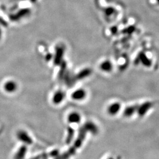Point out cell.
I'll return each mask as SVG.
<instances>
[{"label": "cell", "instance_id": "6da1fadb", "mask_svg": "<svg viewBox=\"0 0 159 159\" xmlns=\"http://www.w3.org/2000/svg\"><path fill=\"white\" fill-rule=\"evenodd\" d=\"M17 139L24 145H30L33 143V140L25 131L20 130L17 132Z\"/></svg>", "mask_w": 159, "mask_h": 159}, {"label": "cell", "instance_id": "7a4b0ae2", "mask_svg": "<svg viewBox=\"0 0 159 159\" xmlns=\"http://www.w3.org/2000/svg\"><path fill=\"white\" fill-rule=\"evenodd\" d=\"M153 107V103L150 102L143 103L140 106H138L137 108V113L140 117H143L146 115V114L148 113L149 110Z\"/></svg>", "mask_w": 159, "mask_h": 159}, {"label": "cell", "instance_id": "3957f363", "mask_svg": "<svg viewBox=\"0 0 159 159\" xmlns=\"http://www.w3.org/2000/svg\"><path fill=\"white\" fill-rule=\"evenodd\" d=\"M55 56L54 58V63L55 65H60L63 61L64 54V48L62 46H58L56 48Z\"/></svg>", "mask_w": 159, "mask_h": 159}, {"label": "cell", "instance_id": "277c9868", "mask_svg": "<svg viewBox=\"0 0 159 159\" xmlns=\"http://www.w3.org/2000/svg\"><path fill=\"white\" fill-rule=\"evenodd\" d=\"M136 61L140 62L143 66L147 67H150L152 65V60L149 59L148 56L143 52H141L139 54L138 56L136 58Z\"/></svg>", "mask_w": 159, "mask_h": 159}, {"label": "cell", "instance_id": "5b68a950", "mask_svg": "<svg viewBox=\"0 0 159 159\" xmlns=\"http://www.w3.org/2000/svg\"><path fill=\"white\" fill-rule=\"evenodd\" d=\"M30 10L29 8H24L20 10L19 11L17 12L15 14H13L10 16V18L12 21H18L21 18L27 16L30 14Z\"/></svg>", "mask_w": 159, "mask_h": 159}, {"label": "cell", "instance_id": "8992f818", "mask_svg": "<svg viewBox=\"0 0 159 159\" xmlns=\"http://www.w3.org/2000/svg\"><path fill=\"white\" fill-rule=\"evenodd\" d=\"M87 96V93L85 90L79 89L75 90L71 94V98L75 101H81L85 98Z\"/></svg>", "mask_w": 159, "mask_h": 159}, {"label": "cell", "instance_id": "52a82bcc", "mask_svg": "<svg viewBox=\"0 0 159 159\" xmlns=\"http://www.w3.org/2000/svg\"><path fill=\"white\" fill-rule=\"evenodd\" d=\"M81 120V117L79 113L73 111L69 114L67 117V121L70 124H79Z\"/></svg>", "mask_w": 159, "mask_h": 159}, {"label": "cell", "instance_id": "ba28073f", "mask_svg": "<svg viewBox=\"0 0 159 159\" xmlns=\"http://www.w3.org/2000/svg\"><path fill=\"white\" fill-rule=\"evenodd\" d=\"M17 87H17V83L14 81H11V80L7 81L4 85V90L9 93L15 92L17 90Z\"/></svg>", "mask_w": 159, "mask_h": 159}, {"label": "cell", "instance_id": "9c48e42d", "mask_svg": "<svg viewBox=\"0 0 159 159\" xmlns=\"http://www.w3.org/2000/svg\"><path fill=\"white\" fill-rule=\"evenodd\" d=\"M121 108V104L119 102H114L108 107V113L111 116H115L119 112Z\"/></svg>", "mask_w": 159, "mask_h": 159}, {"label": "cell", "instance_id": "30bf717a", "mask_svg": "<svg viewBox=\"0 0 159 159\" xmlns=\"http://www.w3.org/2000/svg\"><path fill=\"white\" fill-rule=\"evenodd\" d=\"M65 98V94L62 91H58L54 93L52 97V102L55 104H59L62 102Z\"/></svg>", "mask_w": 159, "mask_h": 159}, {"label": "cell", "instance_id": "8fae6325", "mask_svg": "<svg viewBox=\"0 0 159 159\" xmlns=\"http://www.w3.org/2000/svg\"><path fill=\"white\" fill-rule=\"evenodd\" d=\"M84 129L86 130L90 131L91 133H92L94 135L98 134V127L94 123L90 122V121L87 122L85 123L84 127Z\"/></svg>", "mask_w": 159, "mask_h": 159}, {"label": "cell", "instance_id": "7c38bea8", "mask_svg": "<svg viewBox=\"0 0 159 159\" xmlns=\"http://www.w3.org/2000/svg\"><path fill=\"white\" fill-rule=\"evenodd\" d=\"M92 70L90 68H85L81 71H80L77 75L75 76L76 79L78 80L84 79L91 75Z\"/></svg>", "mask_w": 159, "mask_h": 159}, {"label": "cell", "instance_id": "4fadbf2b", "mask_svg": "<svg viewBox=\"0 0 159 159\" xmlns=\"http://www.w3.org/2000/svg\"><path fill=\"white\" fill-rule=\"evenodd\" d=\"M100 69L104 72H110L113 69V64L109 60H106L102 63L100 66Z\"/></svg>", "mask_w": 159, "mask_h": 159}, {"label": "cell", "instance_id": "5bb4252c", "mask_svg": "<svg viewBox=\"0 0 159 159\" xmlns=\"http://www.w3.org/2000/svg\"><path fill=\"white\" fill-rule=\"evenodd\" d=\"M138 106H129L127 108H125L124 110L123 114L126 117H130L132 116L135 112L137 110Z\"/></svg>", "mask_w": 159, "mask_h": 159}, {"label": "cell", "instance_id": "9a60e30c", "mask_svg": "<svg viewBox=\"0 0 159 159\" xmlns=\"http://www.w3.org/2000/svg\"><path fill=\"white\" fill-rule=\"evenodd\" d=\"M26 153V150L25 148H21L18 150V153L17 154H20V156H19L18 157H16L17 159H23L25 157V155Z\"/></svg>", "mask_w": 159, "mask_h": 159}, {"label": "cell", "instance_id": "2e32d148", "mask_svg": "<svg viewBox=\"0 0 159 159\" xmlns=\"http://www.w3.org/2000/svg\"><path fill=\"white\" fill-rule=\"evenodd\" d=\"M106 14H107V15L109 16V15H111V14L113 13V9H112V10H111V9H110V10L107 9V11H106Z\"/></svg>", "mask_w": 159, "mask_h": 159}, {"label": "cell", "instance_id": "e0dca14e", "mask_svg": "<svg viewBox=\"0 0 159 159\" xmlns=\"http://www.w3.org/2000/svg\"><path fill=\"white\" fill-rule=\"evenodd\" d=\"M1 36H2V31H1V27H0V39L1 38Z\"/></svg>", "mask_w": 159, "mask_h": 159}, {"label": "cell", "instance_id": "ac0fdd59", "mask_svg": "<svg viewBox=\"0 0 159 159\" xmlns=\"http://www.w3.org/2000/svg\"><path fill=\"white\" fill-rule=\"evenodd\" d=\"M30 1H31V2H33V3H35V2L37 1V0H30Z\"/></svg>", "mask_w": 159, "mask_h": 159}, {"label": "cell", "instance_id": "d6986e66", "mask_svg": "<svg viewBox=\"0 0 159 159\" xmlns=\"http://www.w3.org/2000/svg\"><path fill=\"white\" fill-rule=\"evenodd\" d=\"M107 159H114V157H108V158H107Z\"/></svg>", "mask_w": 159, "mask_h": 159}]
</instances>
